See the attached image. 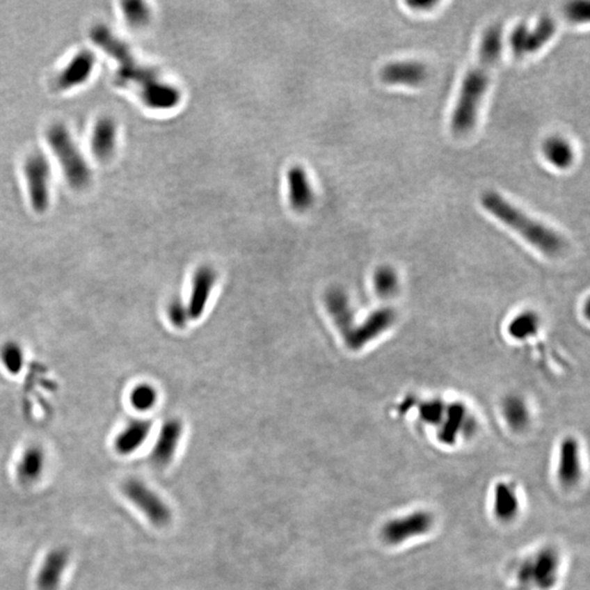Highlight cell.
Masks as SVG:
<instances>
[{
  "label": "cell",
  "mask_w": 590,
  "mask_h": 590,
  "mask_svg": "<svg viewBox=\"0 0 590 590\" xmlns=\"http://www.w3.org/2000/svg\"><path fill=\"white\" fill-rule=\"evenodd\" d=\"M90 38L99 49L114 59L118 65L115 81L120 87L134 89L148 107L168 110L181 99L180 91L160 79L152 69L137 61L129 46L104 24L93 26Z\"/></svg>",
  "instance_id": "6da1fadb"
},
{
  "label": "cell",
  "mask_w": 590,
  "mask_h": 590,
  "mask_svg": "<svg viewBox=\"0 0 590 590\" xmlns=\"http://www.w3.org/2000/svg\"><path fill=\"white\" fill-rule=\"evenodd\" d=\"M502 51V29L491 26L484 31L478 61L465 74L461 93L452 116V128L457 135H465L476 125L479 107L488 89L492 68Z\"/></svg>",
  "instance_id": "7a4b0ae2"
},
{
  "label": "cell",
  "mask_w": 590,
  "mask_h": 590,
  "mask_svg": "<svg viewBox=\"0 0 590 590\" xmlns=\"http://www.w3.org/2000/svg\"><path fill=\"white\" fill-rule=\"evenodd\" d=\"M481 205L488 214L517 232L523 239L548 256H557L564 248V242L557 232L527 216L523 210L495 191L481 196Z\"/></svg>",
  "instance_id": "3957f363"
},
{
  "label": "cell",
  "mask_w": 590,
  "mask_h": 590,
  "mask_svg": "<svg viewBox=\"0 0 590 590\" xmlns=\"http://www.w3.org/2000/svg\"><path fill=\"white\" fill-rule=\"evenodd\" d=\"M46 139L69 186L77 191L87 189L91 183L92 172L67 127L61 124L51 125L46 131Z\"/></svg>",
  "instance_id": "277c9868"
},
{
  "label": "cell",
  "mask_w": 590,
  "mask_h": 590,
  "mask_svg": "<svg viewBox=\"0 0 590 590\" xmlns=\"http://www.w3.org/2000/svg\"><path fill=\"white\" fill-rule=\"evenodd\" d=\"M561 557L551 547L540 549L519 565L516 580L520 587L551 590L560 577Z\"/></svg>",
  "instance_id": "5b68a950"
},
{
  "label": "cell",
  "mask_w": 590,
  "mask_h": 590,
  "mask_svg": "<svg viewBox=\"0 0 590 590\" xmlns=\"http://www.w3.org/2000/svg\"><path fill=\"white\" fill-rule=\"evenodd\" d=\"M24 176L30 204L36 214H44L51 204V168L42 151H34L24 162Z\"/></svg>",
  "instance_id": "8992f818"
},
{
  "label": "cell",
  "mask_w": 590,
  "mask_h": 590,
  "mask_svg": "<svg viewBox=\"0 0 590 590\" xmlns=\"http://www.w3.org/2000/svg\"><path fill=\"white\" fill-rule=\"evenodd\" d=\"M433 526L434 516L432 513L425 509H417L385 523L381 536L387 545H400L410 540L422 537L432 530Z\"/></svg>",
  "instance_id": "52a82bcc"
},
{
  "label": "cell",
  "mask_w": 590,
  "mask_h": 590,
  "mask_svg": "<svg viewBox=\"0 0 590 590\" xmlns=\"http://www.w3.org/2000/svg\"><path fill=\"white\" fill-rule=\"evenodd\" d=\"M124 495L155 527L163 528L172 520V511L166 502L139 479H128L122 486Z\"/></svg>",
  "instance_id": "ba28073f"
},
{
  "label": "cell",
  "mask_w": 590,
  "mask_h": 590,
  "mask_svg": "<svg viewBox=\"0 0 590 590\" xmlns=\"http://www.w3.org/2000/svg\"><path fill=\"white\" fill-rule=\"evenodd\" d=\"M394 321V313L390 308H383L372 313L361 325L353 326L344 337V342L352 350H360L369 342L381 336Z\"/></svg>",
  "instance_id": "9c48e42d"
},
{
  "label": "cell",
  "mask_w": 590,
  "mask_h": 590,
  "mask_svg": "<svg viewBox=\"0 0 590 590\" xmlns=\"http://www.w3.org/2000/svg\"><path fill=\"white\" fill-rule=\"evenodd\" d=\"M70 552L64 547L54 548L44 557L36 574L38 590H58L63 576L68 568Z\"/></svg>",
  "instance_id": "30bf717a"
},
{
  "label": "cell",
  "mask_w": 590,
  "mask_h": 590,
  "mask_svg": "<svg viewBox=\"0 0 590 590\" xmlns=\"http://www.w3.org/2000/svg\"><path fill=\"white\" fill-rule=\"evenodd\" d=\"M95 61L97 57L93 51L89 49L78 51L56 77L57 89L66 91L87 82L93 72Z\"/></svg>",
  "instance_id": "8fae6325"
},
{
  "label": "cell",
  "mask_w": 590,
  "mask_h": 590,
  "mask_svg": "<svg viewBox=\"0 0 590 590\" xmlns=\"http://www.w3.org/2000/svg\"><path fill=\"white\" fill-rule=\"evenodd\" d=\"M216 279V271L210 266H201L193 273L191 298L186 305L191 319H198L204 314Z\"/></svg>",
  "instance_id": "7c38bea8"
},
{
  "label": "cell",
  "mask_w": 590,
  "mask_h": 590,
  "mask_svg": "<svg viewBox=\"0 0 590 590\" xmlns=\"http://www.w3.org/2000/svg\"><path fill=\"white\" fill-rule=\"evenodd\" d=\"M580 444L574 438L562 440L557 461V480L565 488H572L580 482L582 477Z\"/></svg>",
  "instance_id": "4fadbf2b"
},
{
  "label": "cell",
  "mask_w": 590,
  "mask_h": 590,
  "mask_svg": "<svg viewBox=\"0 0 590 590\" xmlns=\"http://www.w3.org/2000/svg\"><path fill=\"white\" fill-rule=\"evenodd\" d=\"M183 430V423L178 419H170L162 425L151 453V461L154 465L164 468L173 461Z\"/></svg>",
  "instance_id": "5bb4252c"
},
{
  "label": "cell",
  "mask_w": 590,
  "mask_h": 590,
  "mask_svg": "<svg viewBox=\"0 0 590 590\" xmlns=\"http://www.w3.org/2000/svg\"><path fill=\"white\" fill-rule=\"evenodd\" d=\"M428 76V70L419 61H394L383 67L381 79L387 84H401L417 87L423 83Z\"/></svg>",
  "instance_id": "9a60e30c"
},
{
  "label": "cell",
  "mask_w": 590,
  "mask_h": 590,
  "mask_svg": "<svg viewBox=\"0 0 590 590\" xmlns=\"http://www.w3.org/2000/svg\"><path fill=\"white\" fill-rule=\"evenodd\" d=\"M46 454L44 448L32 444L23 450L15 467V476L19 484L24 486L35 484L41 480L45 470Z\"/></svg>",
  "instance_id": "2e32d148"
},
{
  "label": "cell",
  "mask_w": 590,
  "mask_h": 590,
  "mask_svg": "<svg viewBox=\"0 0 590 590\" xmlns=\"http://www.w3.org/2000/svg\"><path fill=\"white\" fill-rule=\"evenodd\" d=\"M152 423L145 419H133L115 436L113 447L120 456H129L145 444Z\"/></svg>",
  "instance_id": "e0dca14e"
},
{
  "label": "cell",
  "mask_w": 590,
  "mask_h": 590,
  "mask_svg": "<svg viewBox=\"0 0 590 590\" xmlns=\"http://www.w3.org/2000/svg\"><path fill=\"white\" fill-rule=\"evenodd\" d=\"M118 145V125L109 116L99 118L92 130L91 151L99 161H109L112 158Z\"/></svg>",
  "instance_id": "ac0fdd59"
},
{
  "label": "cell",
  "mask_w": 590,
  "mask_h": 590,
  "mask_svg": "<svg viewBox=\"0 0 590 590\" xmlns=\"http://www.w3.org/2000/svg\"><path fill=\"white\" fill-rule=\"evenodd\" d=\"M520 509V501L516 488L511 484L501 481L493 488V513L500 522L509 523L516 518Z\"/></svg>",
  "instance_id": "d6986e66"
},
{
  "label": "cell",
  "mask_w": 590,
  "mask_h": 590,
  "mask_svg": "<svg viewBox=\"0 0 590 590\" xmlns=\"http://www.w3.org/2000/svg\"><path fill=\"white\" fill-rule=\"evenodd\" d=\"M325 303L341 335L346 336L349 331L353 328L354 321L351 305L346 293L341 289H330L326 292Z\"/></svg>",
  "instance_id": "ffe728a7"
},
{
  "label": "cell",
  "mask_w": 590,
  "mask_h": 590,
  "mask_svg": "<svg viewBox=\"0 0 590 590\" xmlns=\"http://www.w3.org/2000/svg\"><path fill=\"white\" fill-rule=\"evenodd\" d=\"M289 199L296 212H305L313 201V191L305 170L294 166L288 173Z\"/></svg>",
  "instance_id": "44dd1931"
},
{
  "label": "cell",
  "mask_w": 590,
  "mask_h": 590,
  "mask_svg": "<svg viewBox=\"0 0 590 590\" xmlns=\"http://www.w3.org/2000/svg\"><path fill=\"white\" fill-rule=\"evenodd\" d=\"M542 153L555 168L565 170L574 162V150L568 141L559 136L545 139L542 145Z\"/></svg>",
  "instance_id": "7402d4cb"
},
{
  "label": "cell",
  "mask_w": 590,
  "mask_h": 590,
  "mask_svg": "<svg viewBox=\"0 0 590 590\" xmlns=\"http://www.w3.org/2000/svg\"><path fill=\"white\" fill-rule=\"evenodd\" d=\"M26 350L17 340H6L0 344V363L8 374L18 376L26 367Z\"/></svg>",
  "instance_id": "603a6c76"
},
{
  "label": "cell",
  "mask_w": 590,
  "mask_h": 590,
  "mask_svg": "<svg viewBox=\"0 0 590 590\" xmlns=\"http://www.w3.org/2000/svg\"><path fill=\"white\" fill-rule=\"evenodd\" d=\"M557 22L552 17L543 15L534 30H529L526 42V54L539 51L555 35Z\"/></svg>",
  "instance_id": "cb8c5ba5"
},
{
  "label": "cell",
  "mask_w": 590,
  "mask_h": 590,
  "mask_svg": "<svg viewBox=\"0 0 590 590\" xmlns=\"http://www.w3.org/2000/svg\"><path fill=\"white\" fill-rule=\"evenodd\" d=\"M129 401L134 409L139 413H147L157 405L158 392L149 383H141L130 392Z\"/></svg>",
  "instance_id": "d4e9b609"
},
{
  "label": "cell",
  "mask_w": 590,
  "mask_h": 590,
  "mask_svg": "<svg viewBox=\"0 0 590 590\" xmlns=\"http://www.w3.org/2000/svg\"><path fill=\"white\" fill-rule=\"evenodd\" d=\"M504 415L513 430L522 431L528 424V411L522 400L511 397L504 402Z\"/></svg>",
  "instance_id": "484cf974"
},
{
  "label": "cell",
  "mask_w": 590,
  "mask_h": 590,
  "mask_svg": "<svg viewBox=\"0 0 590 590\" xmlns=\"http://www.w3.org/2000/svg\"><path fill=\"white\" fill-rule=\"evenodd\" d=\"M375 291L379 296L386 298L394 294L398 288L397 275L390 267H381L374 275Z\"/></svg>",
  "instance_id": "4316f807"
},
{
  "label": "cell",
  "mask_w": 590,
  "mask_h": 590,
  "mask_svg": "<svg viewBox=\"0 0 590 590\" xmlns=\"http://www.w3.org/2000/svg\"><path fill=\"white\" fill-rule=\"evenodd\" d=\"M122 10L130 26H143L149 20L150 13L147 5L143 1L129 0L122 3Z\"/></svg>",
  "instance_id": "83f0119b"
},
{
  "label": "cell",
  "mask_w": 590,
  "mask_h": 590,
  "mask_svg": "<svg viewBox=\"0 0 590 590\" xmlns=\"http://www.w3.org/2000/svg\"><path fill=\"white\" fill-rule=\"evenodd\" d=\"M538 328L537 316L532 313H524L515 318L509 325V335L517 339L532 336Z\"/></svg>",
  "instance_id": "f1b7e54d"
},
{
  "label": "cell",
  "mask_w": 590,
  "mask_h": 590,
  "mask_svg": "<svg viewBox=\"0 0 590 590\" xmlns=\"http://www.w3.org/2000/svg\"><path fill=\"white\" fill-rule=\"evenodd\" d=\"M463 415L465 411L461 407L456 408L448 417L447 423L442 429L440 433V440L446 444H453L455 442L456 436L458 431L461 430V424H463Z\"/></svg>",
  "instance_id": "f546056e"
},
{
  "label": "cell",
  "mask_w": 590,
  "mask_h": 590,
  "mask_svg": "<svg viewBox=\"0 0 590 590\" xmlns=\"http://www.w3.org/2000/svg\"><path fill=\"white\" fill-rule=\"evenodd\" d=\"M166 312L170 324L176 328H184L191 319L187 306L184 305L183 302L178 298H174L168 303Z\"/></svg>",
  "instance_id": "4dcf8cb0"
},
{
  "label": "cell",
  "mask_w": 590,
  "mask_h": 590,
  "mask_svg": "<svg viewBox=\"0 0 590 590\" xmlns=\"http://www.w3.org/2000/svg\"><path fill=\"white\" fill-rule=\"evenodd\" d=\"M564 13L573 22H587L590 17V6L588 1H574L564 8Z\"/></svg>",
  "instance_id": "1f68e13d"
},
{
  "label": "cell",
  "mask_w": 590,
  "mask_h": 590,
  "mask_svg": "<svg viewBox=\"0 0 590 590\" xmlns=\"http://www.w3.org/2000/svg\"><path fill=\"white\" fill-rule=\"evenodd\" d=\"M528 32H529V29H528L526 24H518L514 29V31H513V33L511 34L509 41H511V49H513L516 56L520 57L526 54V42Z\"/></svg>",
  "instance_id": "d6a6232c"
},
{
  "label": "cell",
  "mask_w": 590,
  "mask_h": 590,
  "mask_svg": "<svg viewBox=\"0 0 590 590\" xmlns=\"http://www.w3.org/2000/svg\"><path fill=\"white\" fill-rule=\"evenodd\" d=\"M421 413H422L423 419H425V421L436 423L440 415V406H438V404H432V405L425 406Z\"/></svg>",
  "instance_id": "836d02e7"
},
{
  "label": "cell",
  "mask_w": 590,
  "mask_h": 590,
  "mask_svg": "<svg viewBox=\"0 0 590 590\" xmlns=\"http://www.w3.org/2000/svg\"><path fill=\"white\" fill-rule=\"evenodd\" d=\"M436 1H409L408 5L415 9H429L432 6L436 5Z\"/></svg>",
  "instance_id": "e575fe53"
}]
</instances>
